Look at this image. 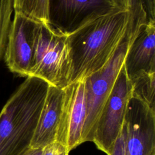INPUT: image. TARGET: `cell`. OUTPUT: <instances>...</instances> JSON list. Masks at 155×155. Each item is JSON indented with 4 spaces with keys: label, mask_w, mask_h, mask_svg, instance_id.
I'll return each mask as SVG.
<instances>
[{
    "label": "cell",
    "mask_w": 155,
    "mask_h": 155,
    "mask_svg": "<svg viewBox=\"0 0 155 155\" xmlns=\"http://www.w3.org/2000/svg\"><path fill=\"white\" fill-rule=\"evenodd\" d=\"M129 17L128 10L117 8L90 19L68 35L69 84L83 81L109 61L125 38Z\"/></svg>",
    "instance_id": "cell-1"
},
{
    "label": "cell",
    "mask_w": 155,
    "mask_h": 155,
    "mask_svg": "<svg viewBox=\"0 0 155 155\" xmlns=\"http://www.w3.org/2000/svg\"><path fill=\"white\" fill-rule=\"evenodd\" d=\"M50 85L28 76L0 112V155H19L30 148Z\"/></svg>",
    "instance_id": "cell-2"
},
{
    "label": "cell",
    "mask_w": 155,
    "mask_h": 155,
    "mask_svg": "<svg viewBox=\"0 0 155 155\" xmlns=\"http://www.w3.org/2000/svg\"><path fill=\"white\" fill-rule=\"evenodd\" d=\"M70 72L68 35L48 23L39 22L29 76L40 78L50 85L64 88L69 85Z\"/></svg>",
    "instance_id": "cell-3"
},
{
    "label": "cell",
    "mask_w": 155,
    "mask_h": 155,
    "mask_svg": "<svg viewBox=\"0 0 155 155\" xmlns=\"http://www.w3.org/2000/svg\"><path fill=\"white\" fill-rule=\"evenodd\" d=\"M128 47V41L125 38L109 61L84 79L85 119L82 143L93 141L97 120L124 65Z\"/></svg>",
    "instance_id": "cell-4"
},
{
    "label": "cell",
    "mask_w": 155,
    "mask_h": 155,
    "mask_svg": "<svg viewBox=\"0 0 155 155\" xmlns=\"http://www.w3.org/2000/svg\"><path fill=\"white\" fill-rule=\"evenodd\" d=\"M132 96V84L124 65L99 114L93 141L96 147L110 155L124 122L128 101Z\"/></svg>",
    "instance_id": "cell-5"
},
{
    "label": "cell",
    "mask_w": 155,
    "mask_h": 155,
    "mask_svg": "<svg viewBox=\"0 0 155 155\" xmlns=\"http://www.w3.org/2000/svg\"><path fill=\"white\" fill-rule=\"evenodd\" d=\"M121 132L125 155H155V110L133 96Z\"/></svg>",
    "instance_id": "cell-6"
},
{
    "label": "cell",
    "mask_w": 155,
    "mask_h": 155,
    "mask_svg": "<svg viewBox=\"0 0 155 155\" xmlns=\"http://www.w3.org/2000/svg\"><path fill=\"white\" fill-rule=\"evenodd\" d=\"M117 8L111 0H48V24L68 35L90 19Z\"/></svg>",
    "instance_id": "cell-7"
},
{
    "label": "cell",
    "mask_w": 155,
    "mask_h": 155,
    "mask_svg": "<svg viewBox=\"0 0 155 155\" xmlns=\"http://www.w3.org/2000/svg\"><path fill=\"white\" fill-rule=\"evenodd\" d=\"M39 22L18 13L12 21L3 57L8 70L20 76H29Z\"/></svg>",
    "instance_id": "cell-8"
},
{
    "label": "cell",
    "mask_w": 155,
    "mask_h": 155,
    "mask_svg": "<svg viewBox=\"0 0 155 155\" xmlns=\"http://www.w3.org/2000/svg\"><path fill=\"white\" fill-rule=\"evenodd\" d=\"M64 88L65 96L56 141L65 145L70 151L82 143L85 119L84 80L71 83Z\"/></svg>",
    "instance_id": "cell-9"
},
{
    "label": "cell",
    "mask_w": 155,
    "mask_h": 155,
    "mask_svg": "<svg viewBox=\"0 0 155 155\" xmlns=\"http://www.w3.org/2000/svg\"><path fill=\"white\" fill-rule=\"evenodd\" d=\"M124 65L130 81L143 73H155V22L140 29L128 47Z\"/></svg>",
    "instance_id": "cell-10"
},
{
    "label": "cell",
    "mask_w": 155,
    "mask_h": 155,
    "mask_svg": "<svg viewBox=\"0 0 155 155\" xmlns=\"http://www.w3.org/2000/svg\"><path fill=\"white\" fill-rule=\"evenodd\" d=\"M64 96V88L49 86L30 148H42L56 141Z\"/></svg>",
    "instance_id": "cell-11"
},
{
    "label": "cell",
    "mask_w": 155,
    "mask_h": 155,
    "mask_svg": "<svg viewBox=\"0 0 155 155\" xmlns=\"http://www.w3.org/2000/svg\"><path fill=\"white\" fill-rule=\"evenodd\" d=\"M130 14L126 39L130 44L142 27L155 22V0H128Z\"/></svg>",
    "instance_id": "cell-12"
},
{
    "label": "cell",
    "mask_w": 155,
    "mask_h": 155,
    "mask_svg": "<svg viewBox=\"0 0 155 155\" xmlns=\"http://www.w3.org/2000/svg\"><path fill=\"white\" fill-rule=\"evenodd\" d=\"M132 96L136 97L155 110V73H143L131 80Z\"/></svg>",
    "instance_id": "cell-13"
},
{
    "label": "cell",
    "mask_w": 155,
    "mask_h": 155,
    "mask_svg": "<svg viewBox=\"0 0 155 155\" xmlns=\"http://www.w3.org/2000/svg\"><path fill=\"white\" fill-rule=\"evenodd\" d=\"M48 0H14V11L40 22L48 23Z\"/></svg>",
    "instance_id": "cell-14"
},
{
    "label": "cell",
    "mask_w": 155,
    "mask_h": 155,
    "mask_svg": "<svg viewBox=\"0 0 155 155\" xmlns=\"http://www.w3.org/2000/svg\"><path fill=\"white\" fill-rule=\"evenodd\" d=\"M13 10L14 0H0V61L4 56Z\"/></svg>",
    "instance_id": "cell-15"
},
{
    "label": "cell",
    "mask_w": 155,
    "mask_h": 155,
    "mask_svg": "<svg viewBox=\"0 0 155 155\" xmlns=\"http://www.w3.org/2000/svg\"><path fill=\"white\" fill-rule=\"evenodd\" d=\"M69 152L65 145L54 141L42 148L41 155H68Z\"/></svg>",
    "instance_id": "cell-16"
},
{
    "label": "cell",
    "mask_w": 155,
    "mask_h": 155,
    "mask_svg": "<svg viewBox=\"0 0 155 155\" xmlns=\"http://www.w3.org/2000/svg\"><path fill=\"white\" fill-rule=\"evenodd\" d=\"M110 155H125L124 137L122 132L116 139Z\"/></svg>",
    "instance_id": "cell-17"
},
{
    "label": "cell",
    "mask_w": 155,
    "mask_h": 155,
    "mask_svg": "<svg viewBox=\"0 0 155 155\" xmlns=\"http://www.w3.org/2000/svg\"><path fill=\"white\" fill-rule=\"evenodd\" d=\"M113 4L119 9L128 10V0H111Z\"/></svg>",
    "instance_id": "cell-18"
},
{
    "label": "cell",
    "mask_w": 155,
    "mask_h": 155,
    "mask_svg": "<svg viewBox=\"0 0 155 155\" xmlns=\"http://www.w3.org/2000/svg\"><path fill=\"white\" fill-rule=\"evenodd\" d=\"M42 148H29L19 155H41Z\"/></svg>",
    "instance_id": "cell-19"
}]
</instances>
